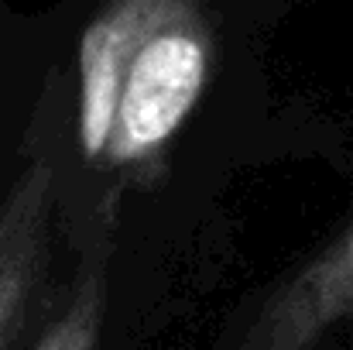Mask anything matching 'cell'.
I'll list each match as a JSON object with an SVG mask.
<instances>
[{
    "label": "cell",
    "instance_id": "obj_1",
    "mask_svg": "<svg viewBox=\"0 0 353 350\" xmlns=\"http://www.w3.org/2000/svg\"><path fill=\"white\" fill-rule=\"evenodd\" d=\"M76 62L83 158L127 186H151L206 93L216 28L203 0H103Z\"/></svg>",
    "mask_w": 353,
    "mask_h": 350
},
{
    "label": "cell",
    "instance_id": "obj_2",
    "mask_svg": "<svg viewBox=\"0 0 353 350\" xmlns=\"http://www.w3.org/2000/svg\"><path fill=\"white\" fill-rule=\"evenodd\" d=\"M353 320V220L261 302L234 350H312Z\"/></svg>",
    "mask_w": 353,
    "mask_h": 350
},
{
    "label": "cell",
    "instance_id": "obj_3",
    "mask_svg": "<svg viewBox=\"0 0 353 350\" xmlns=\"http://www.w3.org/2000/svg\"><path fill=\"white\" fill-rule=\"evenodd\" d=\"M55 165L31 158L0 203V350L24 333L52 268Z\"/></svg>",
    "mask_w": 353,
    "mask_h": 350
},
{
    "label": "cell",
    "instance_id": "obj_4",
    "mask_svg": "<svg viewBox=\"0 0 353 350\" xmlns=\"http://www.w3.org/2000/svg\"><path fill=\"white\" fill-rule=\"evenodd\" d=\"M107 289H110V237L97 233L79 261L62 306L45 323L31 350H100L107 320Z\"/></svg>",
    "mask_w": 353,
    "mask_h": 350
}]
</instances>
